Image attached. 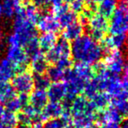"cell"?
Returning <instances> with one entry per match:
<instances>
[{
	"mask_svg": "<svg viewBox=\"0 0 128 128\" xmlns=\"http://www.w3.org/2000/svg\"><path fill=\"white\" fill-rule=\"evenodd\" d=\"M74 61L88 65L100 62L104 55V48L89 35H81L70 45Z\"/></svg>",
	"mask_w": 128,
	"mask_h": 128,
	"instance_id": "obj_1",
	"label": "cell"
},
{
	"mask_svg": "<svg viewBox=\"0 0 128 128\" xmlns=\"http://www.w3.org/2000/svg\"><path fill=\"white\" fill-rule=\"evenodd\" d=\"M6 58L9 60L16 67V74L28 70V63L29 58L25 50L20 46H8L6 52Z\"/></svg>",
	"mask_w": 128,
	"mask_h": 128,
	"instance_id": "obj_2",
	"label": "cell"
},
{
	"mask_svg": "<svg viewBox=\"0 0 128 128\" xmlns=\"http://www.w3.org/2000/svg\"><path fill=\"white\" fill-rule=\"evenodd\" d=\"M45 56L47 62L54 65L61 59L70 58L72 57L70 44L64 38L60 39L49 51L46 52Z\"/></svg>",
	"mask_w": 128,
	"mask_h": 128,
	"instance_id": "obj_3",
	"label": "cell"
},
{
	"mask_svg": "<svg viewBox=\"0 0 128 128\" xmlns=\"http://www.w3.org/2000/svg\"><path fill=\"white\" fill-rule=\"evenodd\" d=\"M108 30L111 35L128 34V15L122 9H116L110 17Z\"/></svg>",
	"mask_w": 128,
	"mask_h": 128,
	"instance_id": "obj_4",
	"label": "cell"
},
{
	"mask_svg": "<svg viewBox=\"0 0 128 128\" xmlns=\"http://www.w3.org/2000/svg\"><path fill=\"white\" fill-rule=\"evenodd\" d=\"M11 84L16 93L29 94L34 89L33 74L29 70L21 73L16 74V76L12 80Z\"/></svg>",
	"mask_w": 128,
	"mask_h": 128,
	"instance_id": "obj_5",
	"label": "cell"
},
{
	"mask_svg": "<svg viewBox=\"0 0 128 128\" xmlns=\"http://www.w3.org/2000/svg\"><path fill=\"white\" fill-rule=\"evenodd\" d=\"M106 66L109 72L120 75L126 65L125 58L120 50H112L106 58Z\"/></svg>",
	"mask_w": 128,
	"mask_h": 128,
	"instance_id": "obj_6",
	"label": "cell"
},
{
	"mask_svg": "<svg viewBox=\"0 0 128 128\" xmlns=\"http://www.w3.org/2000/svg\"><path fill=\"white\" fill-rule=\"evenodd\" d=\"M97 110L89 99L84 96L79 95L74 100L72 106V117L80 114H93Z\"/></svg>",
	"mask_w": 128,
	"mask_h": 128,
	"instance_id": "obj_7",
	"label": "cell"
},
{
	"mask_svg": "<svg viewBox=\"0 0 128 128\" xmlns=\"http://www.w3.org/2000/svg\"><path fill=\"white\" fill-rule=\"evenodd\" d=\"M36 24L38 29L42 32L56 33L61 28L55 16L50 14L41 16Z\"/></svg>",
	"mask_w": 128,
	"mask_h": 128,
	"instance_id": "obj_8",
	"label": "cell"
},
{
	"mask_svg": "<svg viewBox=\"0 0 128 128\" xmlns=\"http://www.w3.org/2000/svg\"><path fill=\"white\" fill-rule=\"evenodd\" d=\"M46 93L49 102L60 103L66 94V84L62 81L51 83L48 89L46 90Z\"/></svg>",
	"mask_w": 128,
	"mask_h": 128,
	"instance_id": "obj_9",
	"label": "cell"
},
{
	"mask_svg": "<svg viewBox=\"0 0 128 128\" xmlns=\"http://www.w3.org/2000/svg\"><path fill=\"white\" fill-rule=\"evenodd\" d=\"M54 13L60 27L65 28L67 25L76 21V13L73 12L66 5H63L58 9L54 11Z\"/></svg>",
	"mask_w": 128,
	"mask_h": 128,
	"instance_id": "obj_10",
	"label": "cell"
},
{
	"mask_svg": "<svg viewBox=\"0 0 128 128\" xmlns=\"http://www.w3.org/2000/svg\"><path fill=\"white\" fill-rule=\"evenodd\" d=\"M30 59V72L32 74H46L49 67V62L42 51Z\"/></svg>",
	"mask_w": 128,
	"mask_h": 128,
	"instance_id": "obj_11",
	"label": "cell"
},
{
	"mask_svg": "<svg viewBox=\"0 0 128 128\" xmlns=\"http://www.w3.org/2000/svg\"><path fill=\"white\" fill-rule=\"evenodd\" d=\"M29 94V104L38 111H42L49 102L46 91L33 89Z\"/></svg>",
	"mask_w": 128,
	"mask_h": 128,
	"instance_id": "obj_12",
	"label": "cell"
},
{
	"mask_svg": "<svg viewBox=\"0 0 128 128\" xmlns=\"http://www.w3.org/2000/svg\"><path fill=\"white\" fill-rule=\"evenodd\" d=\"M103 40L102 47L104 49L109 50H120L125 47L127 38L126 35H111Z\"/></svg>",
	"mask_w": 128,
	"mask_h": 128,
	"instance_id": "obj_13",
	"label": "cell"
},
{
	"mask_svg": "<svg viewBox=\"0 0 128 128\" xmlns=\"http://www.w3.org/2000/svg\"><path fill=\"white\" fill-rule=\"evenodd\" d=\"M62 114V108L61 104L58 102H49L48 104L41 111V116L44 122L49 119L61 117Z\"/></svg>",
	"mask_w": 128,
	"mask_h": 128,
	"instance_id": "obj_14",
	"label": "cell"
},
{
	"mask_svg": "<svg viewBox=\"0 0 128 128\" xmlns=\"http://www.w3.org/2000/svg\"><path fill=\"white\" fill-rule=\"evenodd\" d=\"M83 24L78 21H75L64 28V30L62 32V36L66 41L73 42L76 39L80 38L81 35H83Z\"/></svg>",
	"mask_w": 128,
	"mask_h": 128,
	"instance_id": "obj_15",
	"label": "cell"
},
{
	"mask_svg": "<svg viewBox=\"0 0 128 128\" xmlns=\"http://www.w3.org/2000/svg\"><path fill=\"white\" fill-rule=\"evenodd\" d=\"M16 67L6 58L0 60V82H9L16 76Z\"/></svg>",
	"mask_w": 128,
	"mask_h": 128,
	"instance_id": "obj_16",
	"label": "cell"
},
{
	"mask_svg": "<svg viewBox=\"0 0 128 128\" xmlns=\"http://www.w3.org/2000/svg\"><path fill=\"white\" fill-rule=\"evenodd\" d=\"M88 23L90 27V31L106 32L109 28V22L107 19L99 14H93Z\"/></svg>",
	"mask_w": 128,
	"mask_h": 128,
	"instance_id": "obj_17",
	"label": "cell"
},
{
	"mask_svg": "<svg viewBox=\"0 0 128 128\" xmlns=\"http://www.w3.org/2000/svg\"><path fill=\"white\" fill-rule=\"evenodd\" d=\"M117 5V0H100L97 6L98 14L106 19L110 18L116 11Z\"/></svg>",
	"mask_w": 128,
	"mask_h": 128,
	"instance_id": "obj_18",
	"label": "cell"
},
{
	"mask_svg": "<svg viewBox=\"0 0 128 128\" xmlns=\"http://www.w3.org/2000/svg\"><path fill=\"white\" fill-rule=\"evenodd\" d=\"M58 42V38L54 32H42L38 38L40 50L42 53L47 52Z\"/></svg>",
	"mask_w": 128,
	"mask_h": 128,
	"instance_id": "obj_19",
	"label": "cell"
},
{
	"mask_svg": "<svg viewBox=\"0 0 128 128\" xmlns=\"http://www.w3.org/2000/svg\"><path fill=\"white\" fill-rule=\"evenodd\" d=\"M20 6L24 17L29 22H31L33 24H36L40 16H41L38 8L32 3H26V4L20 5Z\"/></svg>",
	"mask_w": 128,
	"mask_h": 128,
	"instance_id": "obj_20",
	"label": "cell"
},
{
	"mask_svg": "<svg viewBox=\"0 0 128 128\" xmlns=\"http://www.w3.org/2000/svg\"><path fill=\"white\" fill-rule=\"evenodd\" d=\"M90 100L95 106L97 110H102L110 106L111 98L106 92H98L94 95Z\"/></svg>",
	"mask_w": 128,
	"mask_h": 128,
	"instance_id": "obj_21",
	"label": "cell"
},
{
	"mask_svg": "<svg viewBox=\"0 0 128 128\" xmlns=\"http://www.w3.org/2000/svg\"><path fill=\"white\" fill-rule=\"evenodd\" d=\"M77 76L80 77V79L84 80V81H88L92 77L95 76L92 69V66L90 65L84 63H80L77 62L73 67Z\"/></svg>",
	"mask_w": 128,
	"mask_h": 128,
	"instance_id": "obj_22",
	"label": "cell"
},
{
	"mask_svg": "<svg viewBox=\"0 0 128 128\" xmlns=\"http://www.w3.org/2000/svg\"><path fill=\"white\" fill-rule=\"evenodd\" d=\"M72 122L75 128H87L94 122L93 114H80L73 116Z\"/></svg>",
	"mask_w": 128,
	"mask_h": 128,
	"instance_id": "obj_23",
	"label": "cell"
},
{
	"mask_svg": "<svg viewBox=\"0 0 128 128\" xmlns=\"http://www.w3.org/2000/svg\"><path fill=\"white\" fill-rule=\"evenodd\" d=\"M16 96V92L9 82H0V102L6 100Z\"/></svg>",
	"mask_w": 128,
	"mask_h": 128,
	"instance_id": "obj_24",
	"label": "cell"
},
{
	"mask_svg": "<svg viewBox=\"0 0 128 128\" xmlns=\"http://www.w3.org/2000/svg\"><path fill=\"white\" fill-rule=\"evenodd\" d=\"M103 114L105 122H116L120 124L123 119L120 114L118 112V110L111 105L106 109L103 110Z\"/></svg>",
	"mask_w": 128,
	"mask_h": 128,
	"instance_id": "obj_25",
	"label": "cell"
},
{
	"mask_svg": "<svg viewBox=\"0 0 128 128\" xmlns=\"http://www.w3.org/2000/svg\"><path fill=\"white\" fill-rule=\"evenodd\" d=\"M33 84L35 89L46 91L51 84V81L46 74H33Z\"/></svg>",
	"mask_w": 128,
	"mask_h": 128,
	"instance_id": "obj_26",
	"label": "cell"
},
{
	"mask_svg": "<svg viewBox=\"0 0 128 128\" xmlns=\"http://www.w3.org/2000/svg\"><path fill=\"white\" fill-rule=\"evenodd\" d=\"M72 122V119L64 117H58L46 121L43 123L44 128H66V126Z\"/></svg>",
	"mask_w": 128,
	"mask_h": 128,
	"instance_id": "obj_27",
	"label": "cell"
},
{
	"mask_svg": "<svg viewBox=\"0 0 128 128\" xmlns=\"http://www.w3.org/2000/svg\"><path fill=\"white\" fill-rule=\"evenodd\" d=\"M1 5L2 8V16L8 19L14 17L17 4L14 0H1Z\"/></svg>",
	"mask_w": 128,
	"mask_h": 128,
	"instance_id": "obj_28",
	"label": "cell"
},
{
	"mask_svg": "<svg viewBox=\"0 0 128 128\" xmlns=\"http://www.w3.org/2000/svg\"><path fill=\"white\" fill-rule=\"evenodd\" d=\"M63 73L64 70L60 69L56 65L49 66L47 69L46 75L50 79L51 83H56V82H61L62 81L63 78Z\"/></svg>",
	"mask_w": 128,
	"mask_h": 128,
	"instance_id": "obj_29",
	"label": "cell"
},
{
	"mask_svg": "<svg viewBox=\"0 0 128 128\" xmlns=\"http://www.w3.org/2000/svg\"><path fill=\"white\" fill-rule=\"evenodd\" d=\"M0 122H2L5 126H11L13 128H15L18 125L16 114L12 112H9V111L6 110H4V112L2 114L1 118H0Z\"/></svg>",
	"mask_w": 128,
	"mask_h": 128,
	"instance_id": "obj_30",
	"label": "cell"
},
{
	"mask_svg": "<svg viewBox=\"0 0 128 128\" xmlns=\"http://www.w3.org/2000/svg\"><path fill=\"white\" fill-rule=\"evenodd\" d=\"M110 105L114 106L122 117V118L128 117V100H111Z\"/></svg>",
	"mask_w": 128,
	"mask_h": 128,
	"instance_id": "obj_31",
	"label": "cell"
},
{
	"mask_svg": "<svg viewBox=\"0 0 128 128\" xmlns=\"http://www.w3.org/2000/svg\"><path fill=\"white\" fill-rule=\"evenodd\" d=\"M3 106H4L5 110L9 111V112L15 113V114L19 112V111H20L22 109V106L17 96L13 97L12 99L6 100L5 102H3Z\"/></svg>",
	"mask_w": 128,
	"mask_h": 128,
	"instance_id": "obj_32",
	"label": "cell"
},
{
	"mask_svg": "<svg viewBox=\"0 0 128 128\" xmlns=\"http://www.w3.org/2000/svg\"><path fill=\"white\" fill-rule=\"evenodd\" d=\"M16 119H17L18 124H22V125H27V126H32V119L28 116H27L25 114H24L22 111L16 113Z\"/></svg>",
	"mask_w": 128,
	"mask_h": 128,
	"instance_id": "obj_33",
	"label": "cell"
},
{
	"mask_svg": "<svg viewBox=\"0 0 128 128\" xmlns=\"http://www.w3.org/2000/svg\"><path fill=\"white\" fill-rule=\"evenodd\" d=\"M84 3L82 0H72L70 3V9L75 13L81 12L84 10Z\"/></svg>",
	"mask_w": 128,
	"mask_h": 128,
	"instance_id": "obj_34",
	"label": "cell"
},
{
	"mask_svg": "<svg viewBox=\"0 0 128 128\" xmlns=\"http://www.w3.org/2000/svg\"><path fill=\"white\" fill-rule=\"evenodd\" d=\"M54 65L59 67L60 69L65 70L69 68H72V61L70 60V58H63V59H61V60H59V61H58Z\"/></svg>",
	"mask_w": 128,
	"mask_h": 128,
	"instance_id": "obj_35",
	"label": "cell"
},
{
	"mask_svg": "<svg viewBox=\"0 0 128 128\" xmlns=\"http://www.w3.org/2000/svg\"><path fill=\"white\" fill-rule=\"evenodd\" d=\"M50 0H32V3L35 5L38 9L39 8H46L50 5Z\"/></svg>",
	"mask_w": 128,
	"mask_h": 128,
	"instance_id": "obj_36",
	"label": "cell"
},
{
	"mask_svg": "<svg viewBox=\"0 0 128 128\" xmlns=\"http://www.w3.org/2000/svg\"><path fill=\"white\" fill-rule=\"evenodd\" d=\"M18 99L20 102L22 108L24 106H27L28 104H29V94H26V93H20L18 94Z\"/></svg>",
	"mask_w": 128,
	"mask_h": 128,
	"instance_id": "obj_37",
	"label": "cell"
},
{
	"mask_svg": "<svg viewBox=\"0 0 128 128\" xmlns=\"http://www.w3.org/2000/svg\"><path fill=\"white\" fill-rule=\"evenodd\" d=\"M50 5L51 6L53 12L55 10L58 9L59 8H61L62 6L64 5V3L62 2V0H50Z\"/></svg>",
	"mask_w": 128,
	"mask_h": 128,
	"instance_id": "obj_38",
	"label": "cell"
},
{
	"mask_svg": "<svg viewBox=\"0 0 128 128\" xmlns=\"http://www.w3.org/2000/svg\"><path fill=\"white\" fill-rule=\"evenodd\" d=\"M100 128H121L119 123L116 122H105L100 125Z\"/></svg>",
	"mask_w": 128,
	"mask_h": 128,
	"instance_id": "obj_39",
	"label": "cell"
},
{
	"mask_svg": "<svg viewBox=\"0 0 128 128\" xmlns=\"http://www.w3.org/2000/svg\"><path fill=\"white\" fill-rule=\"evenodd\" d=\"M119 8L122 9L126 15H128V0H121Z\"/></svg>",
	"mask_w": 128,
	"mask_h": 128,
	"instance_id": "obj_40",
	"label": "cell"
},
{
	"mask_svg": "<svg viewBox=\"0 0 128 128\" xmlns=\"http://www.w3.org/2000/svg\"><path fill=\"white\" fill-rule=\"evenodd\" d=\"M4 106H3V103L2 102H0V118H1L2 114H3V112H4Z\"/></svg>",
	"mask_w": 128,
	"mask_h": 128,
	"instance_id": "obj_41",
	"label": "cell"
},
{
	"mask_svg": "<svg viewBox=\"0 0 128 128\" xmlns=\"http://www.w3.org/2000/svg\"><path fill=\"white\" fill-rule=\"evenodd\" d=\"M32 128H44L43 123H36L32 126Z\"/></svg>",
	"mask_w": 128,
	"mask_h": 128,
	"instance_id": "obj_42",
	"label": "cell"
},
{
	"mask_svg": "<svg viewBox=\"0 0 128 128\" xmlns=\"http://www.w3.org/2000/svg\"><path fill=\"white\" fill-rule=\"evenodd\" d=\"M15 128H32V126H27V125H22V124H18Z\"/></svg>",
	"mask_w": 128,
	"mask_h": 128,
	"instance_id": "obj_43",
	"label": "cell"
},
{
	"mask_svg": "<svg viewBox=\"0 0 128 128\" xmlns=\"http://www.w3.org/2000/svg\"><path fill=\"white\" fill-rule=\"evenodd\" d=\"M14 1L17 5H20V3H21L23 2H25V1H27V0H14Z\"/></svg>",
	"mask_w": 128,
	"mask_h": 128,
	"instance_id": "obj_44",
	"label": "cell"
},
{
	"mask_svg": "<svg viewBox=\"0 0 128 128\" xmlns=\"http://www.w3.org/2000/svg\"><path fill=\"white\" fill-rule=\"evenodd\" d=\"M0 128H13V127L5 126V125H3V124H2V122H0Z\"/></svg>",
	"mask_w": 128,
	"mask_h": 128,
	"instance_id": "obj_45",
	"label": "cell"
},
{
	"mask_svg": "<svg viewBox=\"0 0 128 128\" xmlns=\"http://www.w3.org/2000/svg\"><path fill=\"white\" fill-rule=\"evenodd\" d=\"M2 16H2V8L1 3H0V19L2 18Z\"/></svg>",
	"mask_w": 128,
	"mask_h": 128,
	"instance_id": "obj_46",
	"label": "cell"
},
{
	"mask_svg": "<svg viewBox=\"0 0 128 128\" xmlns=\"http://www.w3.org/2000/svg\"><path fill=\"white\" fill-rule=\"evenodd\" d=\"M72 0H62L63 3H70Z\"/></svg>",
	"mask_w": 128,
	"mask_h": 128,
	"instance_id": "obj_47",
	"label": "cell"
},
{
	"mask_svg": "<svg viewBox=\"0 0 128 128\" xmlns=\"http://www.w3.org/2000/svg\"><path fill=\"white\" fill-rule=\"evenodd\" d=\"M82 1H84V2H89V3H91V0H82Z\"/></svg>",
	"mask_w": 128,
	"mask_h": 128,
	"instance_id": "obj_48",
	"label": "cell"
},
{
	"mask_svg": "<svg viewBox=\"0 0 128 128\" xmlns=\"http://www.w3.org/2000/svg\"><path fill=\"white\" fill-rule=\"evenodd\" d=\"M2 38V31H1V28H0V40H1Z\"/></svg>",
	"mask_w": 128,
	"mask_h": 128,
	"instance_id": "obj_49",
	"label": "cell"
}]
</instances>
